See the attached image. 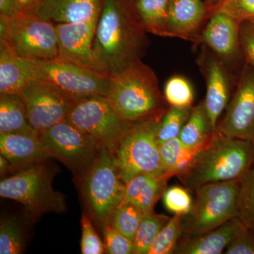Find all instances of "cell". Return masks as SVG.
<instances>
[{"mask_svg":"<svg viewBox=\"0 0 254 254\" xmlns=\"http://www.w3.org/2000/svg\"><path fill=\"white\" fill-rule=\"evenodd\" d=\"M147 33L131 0H104L92 46L98 71L111 76L142 60Z\"/></svg>","mask_w":254,"mask_h":254,"instance_id":"1","label":"cell"},{"mask_svg":"<svg viewBox=\"0 0 254 254\" xmlns=\"http://www.w3.org/2000/svg\"><path fill=\"white\" fill-rule=\"evenodd\" d=\"M254 167L252 141L225 136L218 130L177 177L193 193L215 182L241 180Z\"/></svg>","mask_w":254,"mask_h":254,"instance_id":"2","label":"cell"},{"mask_svg":"<svg viewBox=\"0 0 254 254\" xmlns=\"http://www.w3.org/2000/svg\"><path fill=\"white\" fill-rule=\"evenodd\" d=\"M105 98L120 118L132 125L163 117L170 107L154 71L142 60L110 76Z\"/></svg>","mask_w":254,"mask_h":254,"instance_id":"3","label":"cell"},{"mask_svg":"<svg viewBox=\"0 0 254 254\" xmlns=\"http://www.w3.org/2000/svg\"><path fill=\"white\" fill-rule=\"evenodd\" d=\"M78 183L86 213L97 226L103 230L110 223L114 210L124 200L126 188L115 154L106 148H100Z\"/></svg>","mask_w":254,"mask_h":254,"instance_id":"4","label":"cell"},{"mask_svg":"<svg viewBox=\"0 0 254 254\" xmlns=\"http://www.w3.org/2000/svg\"><path fill=\"white\" fill-rule=\"evenodd\" d=\"M56 173L48 160L35 164L1 179L0 195L22 203L36 220L46 213H64L66 197L53 187Z\"/></svg>","mask_w":254,"mask_h":254,"instance_id":"5","label":"cell"},{"mask_svg":"<svg viewBox=\"0 0 254 254\" xmlns=\"http://www.w3.org/2000/svg\"><path fill=\"white\" fill-rule=\"evenodd\" d=\"M0 39L23 59L44 60L59 57L56 24L36 13L21 11L13 17L0 15Z\"/></svg>","mask_w":254,"mask_h":254,"instance_id":"6","label":"cell"},{"mask_svg":"<svg viewBox=\"0 0 254 254\" xmlns=\"http://www.w3.org/2000/svg\"><path fill=\"white\" fill-rule=\"evenodd\" d=\"M240 181L215 182L195 190L191 209L183 217L182 237L201 235L238 217Z\"/></svg>","mask_w":254,"mask_h":254,"instance_id":"7","label":"cell"},{"mask_svg":"<svg viewBox=\"0 0 254 254\" xmlns=\"http://www.w3.org/2000/svg\"><path fill=\"white\" fill-rule=\"evenodd\" d=\"M163 118L159 117L135 124L124 138L115 155L119 171L125 184L141 173L168 175L162 166L158 141V130Z\"/></svg>","mask_w":254,"mask_h":254,"instance_id":"8","label":"cell"},{"mask_svg":"<svg viewBox=\"0 0 254 254\" xmlns=\"http://www.w3.org/2000/svg\"><path fill=\"white\" fill-rule=\"evenodd\" d=\"M27 61L32 80L48 82L75 99L105 97L109 89L110 76L81 67L61 57Z\"/></svg>","mask_w":254,"mask_h":254,"instance_id":"9","label":"cell"},{"mask_svg":"<svg viewBox=\"0 0 254 254\" xmlns=\"http://www.w3.org/2000/svg\"><path fill=\"white\" fill-rule=\"evenodd\" d=\"M39 138L50 157L63 163L77 182L102 148L91 135L66 120L40 132Z\"/></svg>","mask_w":254,"mask_h":254,"instance_id":"10","label":"cell"},{"mask_svg":"<svg viewBox=\"0 0 254 254\" xmlns=\"http://www.w3.org/2000/svg\"><path fill=\"white\" fill-rule=\"evenodd\" d=\"M66 121L91 135L102 148L115 155L133 125L123 120L105 97L83 98L76 103Z\"/></svg>","mask_w":254,"mask_h":254,"instance_id":"11","label":"cell"},{"mask_svg":"<svg viewBox=\"0 0 254 254\" xmlns=\"http://www.w3.org/2000/svg\"><path fill=\"white\" fill-rule=\"evenodd\" d=\"M18 95L24 105L28 122L39 133L66 120L79 101L51 83L37 79L28 82Z\"/></svg>","mask_w":254,"mask_h":254,"instance_id":"12","label":"cell"},{"mask_svg":"<svg viewBox=\"0 0 254 254\" xmlns=\"http://www.w3.org/2000/svg\"><path fill=\"white\" fill-rule=\"evenodd\" d=\"M217 130L234 138L252 141L254 137V68L244 62L236 91Z\"/></svg>","mask_w":254,"mask_h":254,"instance_id":"13","label":"cell"},{"mask_svg":"<svg viewBox=\"0 0 254 254\" xmlns=\"http://www.w3.org/2000/svg\"><path fill=\"white\" fill-rule=\"evenodd\" d=\"M241 23L225 13L210 15L200 33L198 44L203 43L222 60L229 69L242 63L240 43Z\"/></svg>","mask_w":254,"mask_h":254,"instance_id":"14","label":"cell"},{"mask_svg":"<svg viewBox=\"0 0 254 254\" xmlns=\"http://www.w3.org/2000/svg\"><path fill=\"white\" fill-rule=\"evenodd\" d=\"M198 58V64L206 83L205 108L213 128L217 130L219 118L230 100V69L207 46H203Z\"/></svg>","mask_w":254,"mask_h":254,"instance_id":"15","label":"cell"},{"mask_svg":"<svg viewBox=\"0 0 254 254\" xmlns=\"http://www.w3.org/2000/svg\"><path fill=\"white\" fill-rule=\"evenodd\" d=\"M98 20L56 24L59 56L81 67L99 72L92 48Z\"/></svg>","mask_w":254,"mask_h":254,"instance_id":"16","label":"cell"},{"mask_svg":"<svg viewBox=\"0 0 254 254\" xmlns=\"http://www.w3.org/2000/svg\"><path fill=\"white\" fill-rule=\"evenodd\" d=\"M208 18L204 0H170L166 21L168 36L198 44Z\"/></svg>","mask_w":254,"mask_h":254,"instance_id":"17","label":"cell"},{"mask_svg":"<svg viewBox=\"0 0 254 254\" xmlns=\"http://www.w3.org/2000/svg\"><path fill=\"white\" fill-rule=\"evenodd\" d=\"M238 217L200 235L182 237L174 254H220L247 228Z\"/></svg>","mask_w":254,"mask_h":254,"instance_id":"18","label":"cell"},{"mask_svg":"<svg viewBox=\"0 0 254 254\" xmlns=\"http://www.w3.org/2000/svg\"><path fill=\"white\" fill-rule=\"evenodd\" d=\"M0 153L18 172L51 158L39 136L21 133L0 134Z\"/></svg>","mask_w":254,"mask_h":254,"instance_id":"19","label":"cell"},{"mask_svg":"<svg viewBox=\"0 0 254 254\" xmlns=\"http://www.w3.org/2000/svg\"><path fill=\"white\" fill-rule=\"evenodd\" d=\"M104 0H43L36 14L58 24L99 18Z\"/></svg>","mask_w":254,"mask_h":254,"instance_id":"20","label":"cell"},{"mask_svg":"<svg viewBox=\"0 0 254 254\" xmlns=\"http://www.w3.org/2000/svg\"><path fill=\"white\" fill-rule=\"evenodd\" d=\"M169 179L166 174H139L126 184L124 200L133 203L144 213L154 210L168 188Z\"/></svg>","mask_w":254,"mask_h":254,"instance_id":"21","label":"cell"},{"mask_svg":"<svg viewBox=\"0 0 254 254\" xmlns=\"http://www.w3.org/2000/svg\"><path fill=\"white\" fill-rule=\"evenodd\" d=\"M31 80L27 60L18 57L0 39V94L18 95Z\"/></svg>","mask_w":254,"mask_h":254,"instance_id":"22","label":"cell"},{"mask_svg":"<svg viewBox=\"0 0 254 254\" xmlns=\"http://www.w3.org/2000/svg\"><path fill=\"white\" fill-rule=\"evenodd\" d=\"M21 133L39 136L28 122L24 105L19 95L0 94V134Z\"/></svg>","mask_w":254,"mask_h":254,"instance_id":"23","label":"cell"},{"mask_svg":"<svg viewBox=\"0 0 254 254\" xmlns=\"http://www.w3.org/2000/svg\"><path fill=\"white\" fill-rule=\"evenodd\" d=\"M215 131L203 101L192 107L190 118L182 128L179 138L187 146L201 148L208 144Z\"/></svg>","mask_w":254,"mask_h":254,"instance_id":"24","label":"cell"},{"mask_svg":"<svg viewBox=\"0 0 254 254\" xmlns=\"http://www.w3.org/2000/svg\"><path fill=\"white\" fill-rule=\"evenodd\" d=\"M170 0H131L145 29L155 36L169 37L167 16Z\"/></svg>","mask_w":254,"mask_h":254,"instance_id":"25","label":"cell"},{"mask_svg":"<svg viewBox=\"0 0 254 254\" xmlns=\"http://www.w3.org/2000/svg\"><path fill=\"white\" fill-rule=\"evenodd\" d=\"M203 148L187 146L179 138L162 143L160 145V153L164 171L170 177L177 176Z\"/></svg>","mask_w":254,"mask_h":254,"instance_id":"26","label":"cell"},{"mask_svg":"<svg viewBox=\"0 0 254 254\" xmlns=\"http://www.w3.org/2000/svg\"><path fill=\"white\" fill-rule=\"evenodd\" d=\"M170 218L155 213L154 210L145 213L133 240L135 254H148L152 244Z\"/></svg>","mask_w":254,"mask_h":254,"instance_id":"27","label":"cell"},{"mask_svg":"<svg viewBox=\"0 0 254 254\" xmlns=\"http://www.w3.org/2000/svg\"><path fill=\"white\" fill-rule=\"evenodd\" d=\"M144 215L136 205L123 200L114 210L110 224L115 230L133 242Z\"/></svg>","mask_w":254,"mask_h":254,"instance_id":"28","label":"cell"},{"mask_svg":"<svg viewBox=\"0 0 254 254\" xmlns=\"http://www.w3.org/2000/svg\"><path fill=\"white\" fill-rule=\"evenodd\" d=\"M25 245L24 229L16 218L1 219L0 224V254H22Z\"/></svg>","mask_w":254,"mask_h":254,"instance_id":"29","label":"cell"},{"mask_svg":"<svg viewBox=\"0 0 254 254\" xmlns=\"http://www.w3.org/2000/svg\"><path fill=\"white\" fill-rule=\"evenodd\" d=\"M184 215H175L162 229L148 254H174L182 238Z\"/></svg>","mask_w":254,"mask_h":254,"instance_id":"30","label":"cell"},{"mask_svg":"<svg viewBox=\"0 0 254 254\" xmlns=\"http://www.w3.org/2000/svg\"><path fill=\"white\" fill-rule=\"evenodd\" d=\"M191 109L192 107H169L164 115L158 130V141L160 145L169 140L179 138L182 128L190 118Z\"/></svg>","mask_w":254,"mask_h":254,"instance_id":"31","label":"cell"},{"mask_svg":"<svg viewBox=\"0 0 254 254\" xmlns=\"http://www.w3.org/2000/svg\"><path fill=\"white\" fill-rule=\"evenodd\" d=\"M237 209L238 218L254 230V167L240 180Z\"/></svg>","mask_w":254,"mask_h":254,"instance_id":"32","label":"cell"},{"mask_svg":"<svg viewBox=\"0 0 254 254\" xmlns=\"http://www.w3.org/2000/svg\"><path fill=\"white\" fill-rule=\"evenodd\" d=\"M164 96L169 106L177 108H190L194 98L191 85L181 76H174L167 81Z\"/></svg>","mask_w":254,"mask_h":254,"instance_id":"33","label":"cell"},{"mask_svg":"<svg viewBox=\"0 0 254 254\" xmlns=\"http://www.w3.org/2000/svg\"><path fill=\"white\" fill-rule=\"evenodd\" d=\"M190 191L187 187L167 188L163 196L165 208L175 215H185L190 213L193 200Z\"/></svg>","mask_w":254,"mask_h":254,"instance_id":"34","label":"cell"},{"mask_svg":"<svg viewBox=\"0 0 254 254\" xmlns=\"http://www.w3.org/2000/svg\"><path fill=\"white\" fill-rule=\"evenodd\" d=\"M81 252L83 254H103L105 252L104 242L98 236L92 219L86 213H83L81 219Z\"/></svg>","mask_w":254,"mask_h":254,"instance_id":"35","label":"cell"},{"mask_svg":"<svg viewBox=\"0 0 254 254\" xmlns=\"http://www.w3.org/2000/svg\"><path fill=\"white\" fill-rule=\"evenodd\" d=\"M105 252L109 254H135L133 241L115 230L110 224L103 228Z\"/></svg>","mask_w":254,"mask_h":254,"instance_id":"36","label":"cell"},{"mask_svg":"<svg viewBox=\"0 0 254 254\" xmlns=\"http://www.w3.org/2000/svg\"><path fill=\"white\" fill-rule=\"evenodd\" d=\"M217 11L225 13L240 23H254V0H227L213 13Z\"/></svg>","mask_w":254,"mask_h":254,"instance_id":"37","label":"cell"},{"mask_svg":"<svg viewBox=\"0 0 254 254\" xmlns=\"http://www.w3.org/2000/svg\"><path fill=\"white\" fill-rule=\"evenodd\" d=\"M225 254H254V230L247 227L225 250Z\"/></svg>","mask_w":254,"mask_h":254,"instance_id":"38","label":"cell"},{"mask_svg":"<svg viewBox=\"0 0 254 254\" xmlns=\"http://www.w3.org/2000/svg\"><path fill=\"white\" fill-rule=\"evenodd\" d=\"M240 36L244 59L254 68V23L250 21L241 23Z\"/></svg>","mask_w":254,"mask_h":254,"instance_id":"39","label":"cell"},{"mask_svg":"<svg viewBox=\"0 0 254 254\" xmlns=\"http://www.w3.org/2000/svg\"><path fill=\"white\" fill-rule=\"evenodd\" d=\"M21 11L15 0H0V15L13 17Z\"/></svg>","mask_w":254,"mask_h":254,"instance_id":"40","label":"cell"},{"mask_svg":"<svg viewBox=\"0 0 254 254\" xmlns=\"http://www.w3.org/2000/svg\"><path fill=\"white\" fill-rule=\"evenodd\" d=\"M22 11L36 13L43 0H15Z\"/></svg>","mask_w":254,"mask_h":254,"instance_id":"41","label":"cell"},{"mask_svg":"<svg viewBox=\"0 0 254 254\" xmlns=\"http://www.w3.org/2000/svg\"><path fill=\"white\" fill-rule=\"evenodd\" d=\"M11 165L9 160L2 155H0V173H1V178H4V175L11 171Z\"/></svg>","mask_w":254,"mask_h":254,"instance_id":"42","label":"cell"},{"mask_svg":"<svg viewBox=\"0 0 254 254\" xmlns=\"http://www.w3.org/2000/svg\"><path fill=\"white\" fill-rule=\"evenodd\" d=\"M204 1L208 9L209 17H210V15L213 14L214 11L227 0H204Z\"/></svg>","mask_w":254,"mask_h":254,"instance_id":"43","label":"cell"},{"mask_svg":"<svg viewBox=\"0 0 254 254\" xmlns=\"http://www.w3.org/2000/svg\"><path fill=\"white\" fill-rule=\"evenodd\" d=\"M252 147H253V153H254V137L253 139L252 140Z\"/></svg>","mask_w":254,"mask_h":254,"instance_id":"44","label":"cell"}]
</instances>
